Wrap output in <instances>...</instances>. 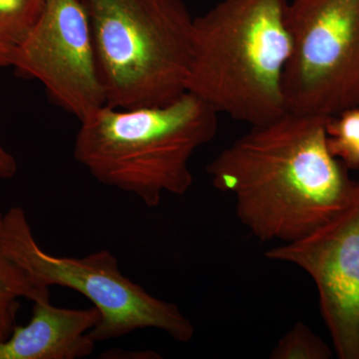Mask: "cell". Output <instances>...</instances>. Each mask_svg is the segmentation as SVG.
<instances>
[{"instance_id":"7","label":"cell","mask_w":359,"mask_h":359,"mask_svg":"<svg viewBox=\"0 0 359 359\" xmlns=\"http://www.w3.org/2000/svg\"><path fill=\"white\" fill-rule=\"evenodd\" d=\"M52 101L79 121L106 105L88 15L81 0H46L14 58Z\"/></svg>"},{"instance_id":"9","label":"cell","mask_w":359,"mask_h":359,"mask_svg":"<svg viewBox=\"0 0 359 359\" xmlns=\"http://www.w3.org/2000/svg\"><path fill=\"white\" fill-rule=\"evenodd\" d=\"M100 321L95 306L66 309L50 299L33 302L32 320L15 325L0 341V359H77L91 355L96 342L90 332Z\"/></svg>"},{"instance_id":"10","label":"cell","mask_w":359,"mask_h":359,"mask_svg":"<svg viewBox=\"0 0 359 359\" xmlns=\"http://www.w3.org/2000/svg\"><path fill=\"white\" fill-rule=\"evenodd\" d=\"M2 219L4 214L0 212V341L8 339L15 327L20 299L34 302L50 299V289L33 282L4 252L1 238Z\"/></svg>"},{"instance_id":"2","label":"cell","mask_w":359,"mask_h":359,"mask_svg":"<svg viewBox=\"0 0 359 359\" xmlns=\"http://www.w3.org/2000/svg\"><path fill=\"white\" fill-rule=\"evenodd\" d=\"M218 115L188 91L163 105H104L79 121L74 157L103 185L158 207L192 188L190 161L216 136Z\"/></svg>"},{"instance_id":"4","label":"cell","mask_w":359,"mask_h":359,"mask_svg":"<svg viewBox=\"0 0 359 359\" xmlns=\"http://www.w3.org/2000/svg\"><path fill=\"white\" fill-rule=\"evenodd\" d=\"M106 105L171 102L187 91L194 18L183 0H81Z\"/></svg>"},{"instance_id":"13","label":"cell","mask_w":359,"mask_h":359,"mask_svg":"<svg viewBox=\"0 0 359 359\" xmlns=\"http://www.w3.org/2000/svg\"><path fill=\"white\" fill-rule=\"evenodd\" d=\"M327 142L332 154L348 169H353L359 152V107L330 118L327 122Z\"/></svg>"},{"instance_id":"12","label":"cell","mask_w":359,"mask_h":359,"mask_svg":"<svg viewBox=\"0 0 359 359\" xmlns=\"http://www.w3.org/2000/svg\"><path fill=\"white\" fill-rule=\"evenodd\" d=\"M271 359H330V347L302 323L290 328L273 349Z\"/></svg>"},{"instance_id":"11","label":"cell","mask_w":359,"mask_h":359,"mask_svg":"<svg viewBox=\"0 0 359 359\" xmlns=\"http://www.w3.org/2000/svg\"><path fill=\"white\" fill-rule=\"evenodd\" d=\"M46 0H0V70L14 58L39 20Z\"/></svg>"},{"instance_id":"1","label":"cell","mask_w":359,"mask_h":359,"mask_svg":"<svg viewBox=\"0 0 359 359\" xmlns=\"http://www.w3.org/2000/svg\"><path fill=\"white\" fill-rule=\"evenodd\" d=\"M330 118L287 112L252 126L207 168L235 199L241 223L261 242L299 240L341 211L358 181L330 152Z\"/></svg>"},{"instance_id":"5","label":"cell","mask_w":359,"mask_h":359,"mask_svg":"<svg viewBox=\"0 0 359 359\" xmlns=\"http://www.w3.org/2000/svg\"><path fill=\"white\" fill-rule=\"evenodd\" d=\"M2 245L11 261L33 282L75 290L93 304L100 321L90 332L96 342L126 337L146 328L161 330L179 342L193 339L192 321L177 304L158 299L123 275L117 257L101 250L83 257H58L45 252L35 240L25 210L4 214Z\"/></svg>"},{"instance_id":"14","label":"cell","mask_w":359,"mask_h":359,"mask_svg":"<svg viewBox=\"0 0 359 359\" xmlns=\"http://www.w3.org/2000/svg\"><path fill=\"white\" fill-rule=\"evenodd\" d=\"M18 165L14 156L0 141V179L11 180L18 173Z\"/></svg>"},{"instance_id":"3","label":"cell","mask_w":359,"mask_h":359,"mask_svg":"<svg viewBox=\"0 0 359 359\" xmlns=\"http://www.w3.org/2000/svg\"><path fill=\"white\" fill-rule=\"evenodd\" d=\"M290 0H221L194 18L187 91L218 114L252 126L287 113Z\"/></svg>"},{"instance_id":"6","label":"cell","mask_w":359,"mask_h":359,"mask_svg":"<svg viewBox=\"0 0 359 359\" xmlns=\"http://www.w3.org/2000/svg\"><path fill=\"white\" fill-rule=\"evenodd\" d=\"M287 25V112L332 118L359 107V0H290Z\"/></svg>"},{"instance_id":"8","label":"cell","mask_w":359,"mask_h":359,"mask_svg":"<svg viewBox=\"0 0 359 359\" xmlns=\"http://www.w3.org/2000/svg\"><path fill=\"white\" fill-rule=\"evenodd\" d=\"M266 257L309 273L335 353L359 359V181L341 211L304 237L266 250Z\"/></svg>"}]
</instances>
